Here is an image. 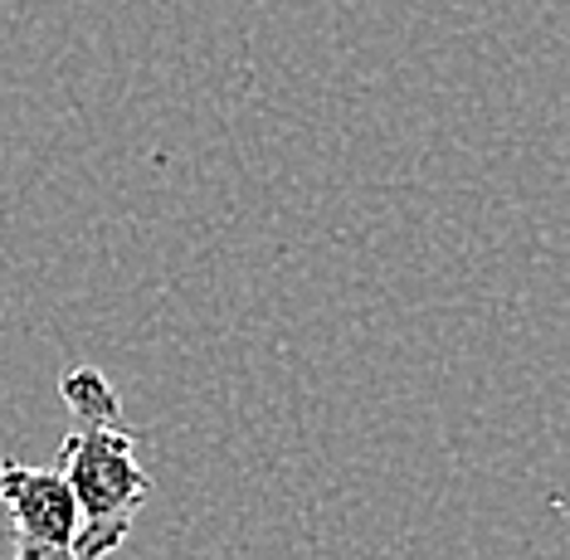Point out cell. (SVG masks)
I'll return each mask as SVG.
<instances>
[{
    "instance_id": "cell-1",
    "label": "cell",
    "mask_w": 570,
    "mask_h": 560,
    "mask_svg": "<svg viewBox=\"0 0 570 560\" xmlns=\"http://www.w3.org/2000/svg\"><path fill=\"white\" fill-rule=\"evenodd\" d=\"M59 395L73 420L59 449V478L79 502V556L108 560L147 507L151 473L137 463V434L122 429V400L108 375L94 366H69L59 375Z\"/></svg>"
},
{
    "instance_id": "cell-2",
    "label": "cell",
    "mask_w": 570,
    "mask_h": 560,
    "mask_svg": "<svg viewBox=\"0 0 570 560\" xmlns=\"http://www.w3.org/2000/svg\"><path fill=\"white\" fill-rule=\"evenodd\" d=\"M0 507L10 512L16 551L10 560H83L79 556V502L59 468L0 463Z\"/></svg>"
}]
</instances>
